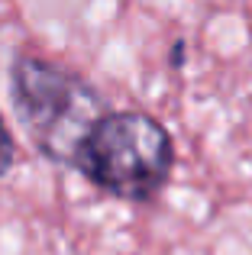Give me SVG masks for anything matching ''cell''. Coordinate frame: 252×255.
Listing matches in <instances>:
<instances>
[{
  "label": "cell",
  "instance_id": "cell-1",
  "mask_svg": "<svg viewBox=\"0 0 252 255\" xmlns=\"http://www.w3.org/2000/svg\"><path fill=\"white\" fill-rule=\"evenodd\" d=\"M10 104L32 145L49 162L75 168L84 139L110 110L88 78L36 52L10 62Z\"/></svg>",
  "mask_w": 252,
  "mask_h": 255
},
{
  "label": "cell",
  "instance_id": "cell-2",
  "mask_svg": "<svg viewBox=\"0 0 252 255\" xmlns=\"http://www.w3.org/2000/svg\"><path fill=\"white\" fill-rule=\"evenodd\" d=\"M175 158V139L162 120L145 110H107L84 139L75 171L117 200L145 204L168 184Z\"/></svg>",
  "mask_w": 252,
  "mask_h": 255
},
{
  "label": "cell",
  "instance_id": "cell-3",
  "mask_svg": "<svg viewBox=\"0 0 252 255\" xmlns=\"http://www.w3.org/2000/svg\"><path fill=\"white\" fill-rule=\"evenodd\" d=\"M16 139H13V132L6 129V120H3V110H0V178H6V174L13 171V165H16Z\"/></svg>",
  "mask_w": 252,
  "mask_h": 255
},
{
  "label": "cell",
  "instance_id": "cell-4",
  "mask_svg": "<svg viewBox=\"0 0 252 255\" xmlns=\"http://www.w3.org/2000/svg\"><path fill=\"white\" fill-rule=\"evenodd\" d=\"M181 52H184V42H178L175 49H171V65H181V62H184V55H181Z\"/></svg>",
  "mask_w": 252,
  "mask_h": 255
}]
</instances>
